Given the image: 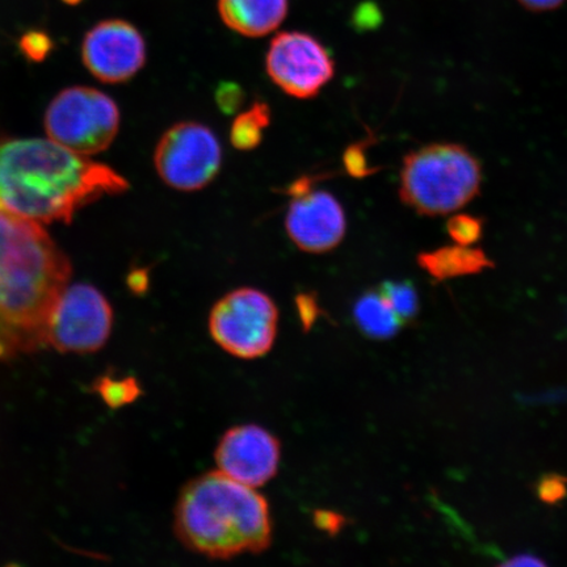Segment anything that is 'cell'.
<instances>
[{
    "label": "cell",
    "mask_w": 567,
    "mask_h": 567,
    "mask_svg": "<svg viewBox=\"0 0 567 567\" xmlns=\"http://www.w3.org/2000/svg\"><path fill=\"white\" fill-rule=\"evenodd\" d=\"M21 51L32 61H42L52 49V41L45 33L31 32L21 39Z\"/></svg>",
    "instance_id": "7402d4cb"
},
{
    "label": "cell",
    "mask_w": 567,
    "mask_h": 567,
    "mask_svg": "<svg viewBox=\"0 0 567 567\" xmlns=\"http://www.w3.org/2000/svg\"><path fill=\"white\" fill-rule=\"evenodd\" d=\"M112 326L111 303L101 290L69 284L49 322L47 344L62 353L96 352L109 342Z\"/></svg>",
    "instance_id": "ba28073f"
},
{
    "label": "cell",
    "mask_w": 567,
    "mask_h": 567,
    "mask_svg": "<svg viewBox=\"0 0 567 567\" xmlns=\"http://www.w3.org/2000/svg\"><path fill=\"white\" fill-rule=\"evenodd\" d=\"M446 231L456 245L473 246L484 234V219L461 213L450 218L446 223Z\"/></svg>",
    "instance_id": "d6986e66"
},
{
    "label": "cell",
    "mask_w": 567,
    "mask_h": 567,
    "mask_svg": "<svg viewBox=\"0 0 567 567\" xmlns=\"http://www.w3.org/2000/svg\"><path fill=\"white\" fill-rule=\"evenodd\" d=\"M154 165L168 187L195 193L216 179L223 165V147L207 125L177 123L161 137Z\"/></svg>",
    "instance_id": "52a82bcc"
},
{
    "label": "cell",
    "mask_w": 567,
    "mask_h": 567,
    "mask_svg": "<svg viewBox=\"0 0 567 567\" xmlns=\"http://www.w3.org/2000/svg\"><path fill=\"white\" fill-rule=\"evenodd\" d=\"M174 529L184 547L204 557L258 555L272 543L271 509L257 488L208 472L182 488Z\"/></svg>",
    "instance_id": "3957f363"
},
{
    "label": "cell",
    "mask_w": 567,
    "mask_h": 567,
    "mask_svg": "<svg viewBox=\"0 0 567 567\" xmlns=\"http://www.w3.org/2000/svg\"><path fill=\"white\" fill-rule=\"evenodd\" d=\"M272 82L297 99L319 94L336 73L334 61L321 42L301 32H284L272 40L266 59Z\"/></svg>",
    "instance_id": "9c48e42d"
},
{
    "label": "cell",
    "mask_w": 567,
    "mask_h": 567,
    "mask_svg": "<svg viewBox=\"0 0 567 567\" xmlns=\"http://www.w3.org/2000/svg\"><path fill=\"white\" fill-rule=\"evenodd\" d=\"M49 140L90 157L112 145L120 127V111L113 99L91 87H69L49 104L44 118Z\"/></svg>",
    "instance_id": "5b68a950"
},
{
    "label": "cell",
    "mask_w": 567,
    "mask_h": 567,
    "mask_svg": "<svg viewBox=\"0 0 567 567\" xmlns=\"http://www.w3.org/2000/svg\"><path fill=\"white\" fill-rule=\"evenodd\" d=\"M127 188L115 169L52 140L0 142V205L40 225L68 224L99 198Z\"/></svg>",
    "instance_id": "7a4b0ae2"
},
{
    "label": "cell",
    "mask_w": 567,
    "mask_h": 567,
    "mask_svg": "<svg viewBox=\"0 0 567 567\" xmlns=\"http://www.w3.org/2000/svg\"><path fill=\"white\" fill-rule=\"evenodd\" d=\"M346 166L349 168V172L353 176H361L370 174V169H367V162L364 154L360 153V148L351 147L349 152L346 153Z\"/></svg>",
    "instance_id": "d4e9b609"
},
{
    "label": "cell",
    "mask_w": 567,
    "mask_h": 567,
    "mask_svg": "<svg viewBox=\"0 0 567 567\" xmlns=\"http://www.w3.org/2000/svg\"><path fill=\"white\" fill-rule=\"evenodd\" d=\"M313 519L315 526L318 529L331 536L339 534L340 529H342L346 524L344 516L329 512V509H318V512L315 513Z\"/></svg>",
    "instance_id": "603a6c76"
},
{
    "label": "cell",
    "mask_w": 567,
    "mask_h": 567,
    "mask_svg": "<svg viewBox=\"0 0 567 567\" xmlns=\"http://www.w3.org/2000/svg\"><path fill=\"white\" fill-rule=\"evenodd\" d=\"M218 471L239 484L258 488L279 472L281 444L257 424H240L225 432L215 452Z\"/></svg>",
    "instance_id": "8fae6325"
},
{
    "label": "cell",
    "mask_w": 567,
    "mask_h": 567,
    "mask_svg": "<svg viewBox=\"0 0 567 567\" xmlns=\"http://www.w3.org/2000/svg\"><path fill=\"white\" fill-rule=\"evenodd\" d=\"M503 566L520 567V566H545L543 559L532 555H520L503 563Z\"/></svg>",
    "instance_id": "4316f807"
},
{
    "label": "cell",
    "mask_w": 567,
    "mask_h": 567,
    "mask_svg": "<svg viewBox=\"0 0 567 567\" xmlns=\"http://www.w3.org/2000/svg\"><path fill=\"white\" fill-rule=\"evenodd\" d=\"M97 392L111 408H122L136 401L141 394V386L134 379L103 378L97 382Z\"/></svg>",
    "instance_id": "ac0fdd59"
},
{
    "label": "cell",
    "mask_w": 567,
    "mask_h": 567,
    "mask_svg": "<svg viewBox=\"0 0 567 567\" xmlns=\"http://www.w3.org/2000/svg\"><path fill=\"white\" fill-rule=\"evenodd\" d=\"M216 101L224 113L237 112L245 103V92L237 83H221L216 91Z\"/></svg>",
    "instance_id": "44dd1931"
},
{
    "label": "cell",
    "mask_w": 567,
    "mask_h": 567,
    "mask_svg": "<svg viewBox=\"0 0 567 567\" xmlns=\"http://www.w3.org/2000/svg\"><path fill=\"white\" fill-rule=\"evenodd\" d=\"M536 494L545 505H557L567 496V477L558 473H547L538 480Z\"/></svg>",
    "instance_id": "ffe728a7"
},
{
    "label": "cell",
    "mask_w": 567,
    "mask_h": 567,
    "mask_svg": "<svg viewBox=\"0 0 567 567\" xmlns=\"http://www.w3.org/2000/svg\"><path fill=\"white\" fill-rule=\"evenodd\" d=\"M297 310H299L300 321L305 330H309L317 321L319 308L313 295H301L296 300Z\"/></svg>",
    "instance_id": "cb8c5ba5"
},
{
    "label": "cell",
    "mask_w": 567,
    "mask_h": 567,
    "mask_svg": "<svg viewBox=\"0 0 567 567\" xmlns=\"http://www.w3.org/2000/svg\"><path fill=\"white\" fill-rule=\"evenodd\" d=\"M219 17L231 31L261 38L278 30L288 13V0H218Z\"/></svg>",
    "instance_id": "4fadbf2b"
},
{
    "label": "cell",
    "mask_w": 567,
    "mask_h": 567,
    "mask_svg": "<svg viewBox=\"0 0 567 567\" xmlns=\"http://www.w3.org/2000/svg\"><path fill=\"white\" fill-rule=\"evenodd\" d=\"M417 265L432 279L445 281L484 272L494 267V261L482 248L455 245L417 255Z\"/></svg>",
    "instance_id": "5bb4252c"
},
{
    "label": "cell",
    "mask_w": 567,
    "mask_h": 567,
    "mask_svg": "<svg viewBox=\"0 0 567 567\" xmlns=\"http://www.w3.org/2000/svg\"><path fill=\"white\" fill-rule=\"evenodd\" d=\"M286 229L300 250L310 254L329 252L346 236V213L331 194L310 189L293 197L286 217Z\"/></svg>",
    "instance_id": "7c38bea8"
},
{
    "label": "cell",
    "mask_w": 567,
    "mask_h": 567,
    "mask_svg": "<svg viewBox=\"0 0 567 567\" xmlns=\"http://www.w3.org/2000/svg\"><path fill=\"white\" fill-rule=\"evenodd\" d=\"M71 264L42 225L0 205V361L48 347Z\"/></svg>",
    "instance_id": "6da1fadb"
},
{
    "label": "cell",
    "mask_w": 567,
    "mask_h": 567,
    "mask_svg": "<svg viewBox=\"0 0 567 567\" xmlns=\"http://www.w3.org/2000/svg\"><path fill=\"white\" fill-rule=\"evenodd\" d=\"M481 163L464 146L432 144L411 152L401 169L400 196L422 216L466 207L481 190Z\"/></svg>",
    "instance_id": "277c9868"
},
{
    "label": "cell",
    "mask_w": 567,
    "mask_h": 567,
    "mask_svg": "<svg viewBox=\"0 0 567 567\" xmlns=\"http://www.w3.org/2000/svg\"><path fill=\"white\" fill-rule=\"evenodd\" d=\"M271 124V110L264 102H255L250 110L234 120L230 141L238 151L248 152L258 147L264 141V134Z\"/></svg>",
    "instance_id": "2e32d148"
},
{
    "label": "cell",
    "mask_w": 567,
    "mask_h": 567,
    "mask_svg": "<svg viewBox=\"0 0 567 567\" xmlns=\"http://www.w3.org/2000/svg\"><path fill=\"white\" fill-rule=\"evenodd\" d=\"M82 60L96 80L110 84L124 83L145 66V40L127 21L105 20L84 38Z\"/></svg>",
    "instance_id": "30bf717a"
},
{
    "label": "cell",
    "mask_w": 567,
    "mask_h": 567,
    "mask_svg": "<svg viewBox=\"0 0 567 567\" xmlns=\"http://www.w3.org/2000/svg\"><path fill=\"white\" fill-rule=\"evenodd\" d=\"M353 317L365 337L378 340L395 337L403 326L379 290L360 297L354 305Z\"/></svg>",
    "instance_id": "9a60e30c"
},
{
    "label": "cell",
    "mask_w": 567,
    "mask_h": 567,
    "mask_svg": "<svg viewBox=\"0 0 567 567\" xmlns=\"http://www.w3.org/2000/svg\"><path fill=\"white\" fill-rule=\"evenodd\" d=\"M517 2L529 11L544 12L558 9L565 0H517Z\"/></svg>",
    "instance_id": "484cf974"
},
{
    "label": "cell",
    "mask_w": 567,
    "mask_h": 567,
    "mask_svg": "<svg viewBox=\"0 0 567 567\" xmlns=\"http://www.w3.org/2000/svg\"><path fill=\"white\" fill-rule=\"evenodd\" d=\"M278 326V307L255 288L231 290L209 315L212 339L231 357L244 360L266 357L275 344Z\"/></svg>",
    "instance_id": "8992f818"
},
{
    "label": "cell",
    "mask_w": 567,
    "mask_h": 567,
    "mask_svg": "<svg viewBox=\"0 0 567 567\" xmlns=\"http://www.w3.org/2000/svg\"><path fill=\"white\" fill-rule=\"evenodd\" d=\"M65 2H69V3H76L78 0H65Z\"/></svg>",
    "instance_id": "83f0119b"
},
{
    "label": "cell",
    "mask_w": 567,
    "mask_h": 567,
    "mask_svg": "<svg viewBox=\"0 0 567 567\" xmlns=\"http://www.w3.org/2000/svg\"><path fill=\"white\" fill-rule=\"evenodd\" d=\"M403 324L414 321L420 313V297L411 281H385L378 289Z\"/></svg>",
    "instance_id": "e0dca14e"
}]
</instances>
